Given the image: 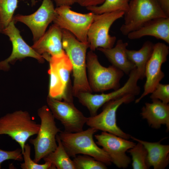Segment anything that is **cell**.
<instances>
[{
  "label": "cell",
  "instance_id": "1",
  "mask_svg": "<svg viewBox=\"0 0 169 169\" xmlns=\"http://www.w3.org/2000/svg\"><path fill=\"white\" fill-rule=\"evenodd\" d=\"M63 48L72 65L74 78L72 89L74 96L81 92L91 93L86 74V52L89 43L79 41L70 32L62 29Z\"/></svg>",
  "mask_w": 169,
  "mask_h": 169
},
{
  "label": "cell",
  "instance_id": "2",
  "mask_svg": "<svg viewBox=\"0 0 169 169\" xmlns=\"http://www.w3.org/2000/svg\"><path fill=\"white\" fill-rule=\"evenodd\" d=\"M98 131L90 127L85 130L74 133L61 131L59 135L69 156L74 157L78 154L87 155L106 165L112 164L108 154L95 142L93 135Z\"/></svg>",
  "mask_w": 169,
  "mask_h": 169
},
{
  "label": "cell",
  "instance_id": "3",
  "mask_svg": "<svg viewBox=\"0 0 169 169\" xmlns=\"http://www.w3.org/2000/svg\"><path fill=\"white\" fill-rule=\"evenodd\" d=\"M40 126L26 111H16L0 117V135H7L15 141L22 153L26 142L37 134Z\"/></svg>",
  "mask_w": 169,
  "mask_h": 169
},
{
  "label": "cell",
  "instance_id": "4",
  "mask_svg": "<svg viewBox=\"0 0 169 169\" xmlns=\"http://www.w3.org/2000/svg\"><path fill=\"white\" fill-rule=\"evenodd\" d=\"M38 115L41 121L39 131L35 138L29 140L34 146L33 160L37 163L55 150L57 146L56 136L61 131L57 127L55 118L47 105L40 108L38 110Z\"/></svg>",
  "mask_w": 169,
  "mask_h": 169
},
{
  "label": "cell",
  "instance_id": "5",
  "mask_svg": "<svg viewBox=\"0 0 169 169\" xmlns=\"http://www.w3.org/2000/svg\"><path fill=\"white\" fill-rule=\"evenodd\" d=\"M93 51L88 52L86 57L88 80L91 90L99 92L119 88L120 81L124 73L112 65L108 67L102 65Z\"/></svg>",
  "mask_w": 169,
  "mask_h": 169
},
{
  "label": "cell",
  "instance_id": "6",
  "mask_svg": "<svg viewBox=\"0 0 169 169\" xmlns=\"http://www.w3.org/2000/svg\"><path fill=\"white\" fill-rule=\"evenodd\" d=\"M124 16V22L120 30L122 34L126 36L152 19L168 17L161 10L157 0H130L128 9Z\"/></svg>",
  "mask_w": 169,
  "mask_h": 169
},
{
  "label": "cell",
  "instance_id": "7",
  "mask_svg": "<svg viewBox=\"0 0 169 169\" xmlns=\"http://www.w3.org/2000/svg\"><path fill=\"white\" fill-rule=\"evenodd\" d=\"M129 77L123 86L108 93L93 94L91 92H81L75 97L79 102L86 107L89 110L90 116L97 114L99 109L106 103L128 94L135 96L139 95L141 89L137 84L140 79L136 67L129 74Z\"/></svg>",
  "mask_w": 169,
  "mask_h": 169
},
{
  "label": "cell",
  "instance_id": "8",
  "mask_svg": "<svg viewBox=\"0 0 169 169\" xmlns=\"http://www.w3.org/2000/svg\"><path fill=\"white\" fill-rule=\"evenodd\" d=\"M135 96L132 94H128L106 103L103 105L100 113L87 117L86 124L90 127L98 131L107 132L127 140L129 139L131 135L124 132L118 126L116 113L122 104L133 101Z\"/></svg>",
  "mask_w": 169,
  "mask_h": 169
},
{
  "label": "cell",
  "instance_id": "9",
  "mask_svg": "<svg viewBox=\"0 0 169 169\" xmlns=\"http://www.w3.org/2000/svg\"><path fill=\"white\" fill-rule=\"evenodd\" d=\"M70 6L63 5L55 8L56 15L54 24L61 29L72 33L79 41L88 43L87 34L95 14L90 12L81 13L71 10Z\"/></svg>",
  "mask_w": 169,
  "mask_h": 169
},
{
  "label": "cell",
  "instance_id": "10",
  "mask_svg": "<svg viewBox=\"0 0 169 169\" xmlns=\"http://www.w3.org/2000/svg\"><path fill=\"white\" fill-rule=\"evenodd\" d=\"M125 12L116 11L101 14H95L94 20L89 29L88 42L90 50L98 48L109 49L113 47L116 37L109 33L113 23L123 17Z\"/></svg>",
  "mask_w": 169,
  "mask_h": 169
},
{
  "label": "cell",
  "instance_id": "11",
  "mask_svg": "<svg viewBox=\"0 0 169 169\" xmlns=\"http://www.w3.org/2000/svg\"><path fill=\"white\" fill-rule=\"evenodd\" d=\"M47 102L55 119L64 126V131L74 133L83 130L87 117L75 107L73 102L59 100L48 96Z\"/></svg>",
  "mask_w": 169,
  "mask_h": 169
},
{
  "label": "cell",
  "instance_id": "12",
  "mask_svg": "<svg viewBox=\"0 0 169 169\" xmlns=\"http://www.w3.org/2000/svg\"><path fill=\"white\" fill-rule=\"evenodd\" d=\"M95 137L96 144L108 154L112 163L119 168L125 169L128 166L131 160L126 152L136 143L106 132L102 131L95 135Z\"/></svg>",
  "mask_w": 169,
  "mask_h": 169
},
{
  "label": "cell",
  "instance_id": "13",
  "mask_svg": "<svg viewBox=\"0 0 169 169\" xmlns=\"http://www.w3.org/2000/svg\"><path fill=\"white\" fill-rule=\"evenodd\" d=\"M169 53V46L165 44L158 42L154 44L152 53L146 67L145 77L146 80L144 91L135 100V103H138L144 97L151 93L164 77L161 67L167 61Z\"/></svg>",
  "mask_w": 169,
  "mask_h": 169
},
{
  "label": "cell",
  "instance_id": "14",
  "mask_svg": "<svg viewBox=\"0 0 169 169\" xmlns=\"http://www.w3.org/2000/svg\"><path fill=\"white\" fill-rule=\"evenodd\" d=\"M56 15L51 0H43L38 9L30 15L17 14L13 18L14 23H22L27 26L33 34L34 42L37 41L45 32L48 25L53 21Z\"/></svg>",
  "mask_w": 169,
  "mask_h": 169
},
{
  "label": "cell",
  "instance_id": "15",
  "mask_svg": "<svg viewBox=\"0 0 169 169\" xmlns=\"http://www.w3.org/2000/svg\"><path fill=\"white\" fill-rule=\"evenodd\" d=\"M1 33L9 37L12 43L13 50L9 57L0 62V69L8 70L10 68L9 63L27 57L35 58L41 63L44 62L45 59L43 56L36 52L23 40L13 20Z\"/></svg>",
  "mask_w": 169,
  "mask_h": 169
},
{
  "label": "cell",
  "instance_id": "16",
  "mask_svg": "<svg viewBox=\"0 0 169 169\" xmlns=\"http://www.w3.org/2000/svg\"><path fill=\"white\" fill-rule=\"evenodd\" d=\"M31 47L48 61L50 56L63 55L65 52L62 46V29L54 23Z\"/></svg>",
  "mask_w": 169,
  "mask_h": 169
},
{
  "label": "cell",
  "instance_id": "17",
  "mask_svg": "<svg viewBox=\"0 0 169 169\" xmlns=\"http://www.w3.org/2000/svg\"><path fill=\"white\" fill-rule=\"evenodd\" d=\"M142 118L146 119L152 128L158 129L162 125L169 130V105L161 100H152L151 103L146 102L141 110Z\"/></svg>",
  "mask_w": 169,
  "mask_h": 169
},
{
  "label": "cell",
  "instance_id": "18",
  "mask_svg": "<svg viewBox=\"0 0 169 169\" xmlns=\"http://www.w3.org/2000/svg\"><path fill=\"white\" fill-rule=\"evenodd\" d=\"M127 36L130 39L151 36L169 44V17H159L152 19L139 29L130 33Z\"/></svg>",
  "mask_w": 169,
  "mask_h": 169
},
{
  "label": "cell",
  "instance_id": "19",
  "mask_svg": "<svg viewBox=\"0 0 169 169\" xmlns=\"http://www.w3.org/2000/svg\"><path fill=\"white\" fill-rule=\"evenodd\" d=\"M130 138L142 144L147 152L149 166L154 169H164L169 163V145L158 142H151L143 141L131 136Z\"/></svg>",
  "mask_w": 169,
  "mask_h": 169
},
{
  "label": "cell",
  "instance_id": "20",
  "mask_svg": "<svg viewBox=\"0 0 169 169\" xmlns=\"http://www.w3.org/2000/svg\"><path fill=\"white\" fill-rule=\"evenodd\" d=\"M128 44L119 39L114 47L109 49L99 48L97 49L102 53L112 65L129 75L135 68L134 64L128 59L127 53Z\"/></svg>",
  "mask_w": 169,
  "mask_h": 169
},
{
  "label": "cell",
  "instance_id": "21",
  "mask_svg": "<svg viewBox=\"0 0 169 169\" xmlns=\"http://www.w3.org/2000/svg\"><path fill=\"white\" fill-rule=\"evenodd\" d=\"M154 46L152 42L147 41L138 50L127 49V57L135 65L140 79L145 78L146 67L152 53Z\"/></svg>",
  "mask_w": 169,
  "mask_h": 169
},
{
  "label": "cell",
  "instance_id": "22",
  "mask_svg": "<svg viewBox=\"0 0 169 169\" xmlns=\"http://www.w3.org/2000/svg\"><path fill=\"white\" fill-rule=\"evenodd\" d=\"M57 146L55 150L43 158L45 162L51 163L58 169H76L74 163L67 153L59 134L56 136Z\"/></svg>",
  "mask_w": 169,
  "mask_h": 169
},
{
  "label": "cell",
  "instance_id": "23",
  "mask_svg": "<svg viewBox=\"0 0 169 169\" xmlns=\"http://www.w3.org/2000/svg\"><path fill=\"white\" fill-rule=\"evenodd\" d=\"M130 0H105L101 4L86 7L87 9L95 14H101L116 11L126 12Z\"/></svg>",
  "mask_w": 169,
  "mask_h": 169
},
{
  "label": "cell",
  "instance_id": "24",
  "mask_svg": "<svg viewBox=\"0 0 169 169\" xmlns=\"http://www.w3.org/2000/svg\"><path fill=\"white\" fill-rule=\"evenodd\" d=\"M131 156L132 166L133 169H148L150 168L147 162L146 149L141 143L137 142L132 148L128 150Z\"/></svg>",
  "mask_w": 169,
  "mask_h": 169
},
{
  "label": "cell",
  "instance_id": "25",
  "mask_svg": "<svg viewBox=\"0 0 169 169\" xmlns=\"http://www.w3.org/2000/svg\"><path fill=\"white\" fill-rule=\"evenodd\" d=\"M18 0H0V33L11 22Z\"/></svg>",
  "mask_w": 169,
  "mask_h": 169
},
{
  "label": "cell",
  "instance_id": "26",
  "mask_svg": "<svg viewBox=\"0 0 169 169\" xmlns=\"http://www.w3.org/2000/svg\"><path fill=\"white\" fill-rule=\"evenodd\" d=\"M76 169H106V165L90 156H76L73 160Z\"/></svg>",
  "mask_w": 169,
  "mask_h": 169
},
{
  "label": "cell",
  "instance_id": "27",
  "mask_svg": "<svg viewBox=\"0 0 169 169\" xmlns=\"http://www.w3.org/2000/svg\"><path fill=\"white\" fill-rule=\"evenodd\" d=\"M31 148L28 143L26 144L24 151L22 153L24 162L20 164L22 169H56V168L51 163L45 162L43 164H39L32 160L30 157Z\"/></svg>",
  "mask_w": 169,
  "mask_h": 169
},
{
  "label": "cell",
  "instance_id": "28",
  "mask_svg": "<svg viewBox=\"0 0 169 169\" xmlns=\"http://www.w3.org/2000/svg\"><path fill=\"white\" fill-rule=\"evenodd\" d=\"M150 98L158 100L165 104L169 103V84L159 83L151 93Z\"/></svg>",
  "mask_w": 169,
  "mask_h": 169
},
{
  "label": "cell",
  "instance_id": "29",
  "mask_svg": "<svg viewBox=\"0 0 169 169\" xmlns=\"http://www.w3.org/2000/svg\"><path fill=\"white\" fill-rule=\"evenodd\" d=\"M9 160L22 161L23 158L21 149L18 148L8 151L0 149V169L1 168L2 164L5 161Z\"/></svg>",
  "mask_w": 169,
  "mask_h": 169
},
{
  "label": "cell",
  "instance_id": "30",
  "mask_svg": "<svg viewBox=\"0 0 169 169\" xmlns=\"http://www.w3.org/2000/svg\"><path fill=\"white\" fill-rule=\"evenodd\" d=\"M105 0H76L77 3L80 6L86 8L98 6L101 4Z\"/></svg>",
  "mask_w": 169,
  "mask_h": 169
},
{
  "label": "cell",
  "instance_id": "31",
  "mask_svg": "<svg viewBox=\"0 0 169 169\" xmlns=\"http://www.w3.org/2000/svg\"><path fill=\"white\" fill-rule=\"evenodd\" d=\"M162 11L169 17V0H157Z\"/></svg>",
  "mask_w": 169,
  "mask_h": 169
},
{
  "label": "cell",
  "instance_id": "32",
  "mask_svg": "<svg viewBox=\"0 0 169 169\" xmlns=\"http://www.w3.org/2000/svg\"><path fill=\"white\" fill-rule=\"evenodd\" d=\"M57 7L65 5L70 6L76 3V0H54Z\"/></svg>",
  "mask_w": 169,
  "mask_h": 169
},
{
  "label": "cell",
  "instance_id": "33",
  "mask_svg": "<svg viewBox=\"0 0 169 169\" xmlns=\"http://www.w3.org/2000/svg\"><path fill=\"white\" fill-rule=\"evenodd\" d=\"M31 4L32 6L35 5L36 3L35 0H31Z\"/></svg>",
  "mask_w": 169,
  "mask_h": 169
}]
</instances>
